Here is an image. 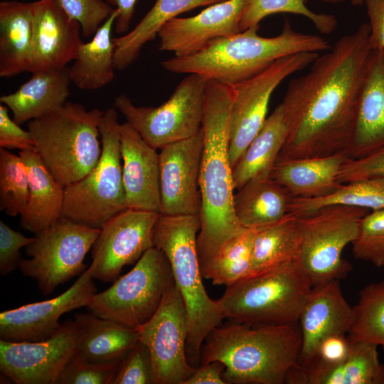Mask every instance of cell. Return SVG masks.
<instances>
[{"label": "cell", "mask_w": 384, "mask_h": 384, "mask_svg": "<svg viewBox=\"0 0 384 384\" xmlns=\"http://www.w3.org/2000/svg\"><path fill=\"white\" fill-rule=\"evenodd\" d=\"M58 1L65 13L80 23L85 38L92 37L115 9L104 0Z\"/></svg>", "instance_id": "42"}, {"label": "cell", "mask_w": 384, "mask_h": 384, "mask_svg": "<svg viewBox=\"0 0 384 384\" xmlns=\"http://www.w3.org/2000/svg\"><path fill=\"white\" fill-rule=\"evenodd\" d=\"M137 330L151 353L156 384H184L196 368L187 357L188 318L175 284L155 314Z\"/></svg>", "instance_id": "14"}, {"label": "cell", "mask_w": 384, "mask_h": 384, "mask_svg": "<svg viewBox=\"0 0 384 384\" xmlns=\"http://www.w3.org/2000/svg\"><path fill=\"white\" fill-rule=\"evenodd\" d=\"M311 287L298 260L226 287L218 302L230 321L252 326L297 324Z\"/></svg>", "instance_id": "7"}, {"label": "cell", "mask_w": 384, "mask_h": 384, "mask_svg": "<svg viewBox=\"0 0 384 384\" xmlns=\"http://www.w3.org/2000/svg\"><path fill=\"white\" fill-rule=\"evenodd\" d=\"M369 19V45L372 50H384V0H365Z\"/></svg>", "instance_id": "48"}, {"label": "cell", "mask_w": 384, "mask_h": 384, "mask_svg": "<svg viewBox=\"0 0 384 384\" xmlns=\"http://www.w3.org/2000/svg\"><path fill=\"white\" fill-rule=\"evenodd\" d=\"M69 68L33 73L14 92L4 95L0 102L21 124L41 118L63 107L70 95Z\"/></svg>", "instance_id": "25"}, {"label": "cell", "mask_w": 384, "mask_h": 384, "mask_svg": "<svg viewBox=\"0 0 384 384\" xmlns=\"http://www.w3.org/2000/svg\"><path fill=\"white\" fill-rule=\"evenodd\" d=\"M33 55L32 2H0V76L28 72Z\"/></svg>", "instance_id": "28"}, {"label": "cell", "mask_w": 384, "mask_h": 384, "mask_svg": "<svg viewBox=\"0 0 384 384\" xmlns=\"http://www.w3.org/2000/svg\"><path fill=\"white\" fill-rule=\"evenodd\" d=\"M307 0H247L240 23V31L258 26L265 17L287 13L303 16L309 19L318 31L324 34L334 31L338 25L332 14L316 13L306 5Z\"/></svg>", "instance_id": "38"}, {"label": "cell", "mask_w": 384, "mask_h": 384, "mask_svg": "<svg viewBox=\"0 0 384 384\" xmlns=\"http://www.w3.org/2000/svg\"><path fill=\"white\" fill-rule=\"evenodd\" d=\"M288 134L280 103L267 117L260 130L233 168L235 190L255 178L269 177Z\"/></svg>", "instance_id": "30"}, {"label": "cell", "mask_w": 384, "mask_h": 384, "mask_svg": "<svg viewBox=\"0 0 384 384\" xmlns=\"http://www.w3.org/2000/svg\"><path fill=\"white\" fill-rule=\"evenodd\" d=\"M120 362L92 363L75 353L55 384H112Z\"/></svg>", "instance_id": "41"}, {"label": "cell", "mask_w": 384, "mask_h": 384, "mask_svg": "<svg viewBox=\"0 0 384 384\" xmlns=\"http://www.w3.org/2000/svg\"><path fill=\"white\" fill-rule=\"evenodd\" d=\"M256 228H244L229 239L201 272L214 285L230 286L251 274L252 244Z\"/></svg>", "instance_id": "36"}, {"label": "cell", "mask_w": 384, "mask_h": 384, "mask_svg": "<svg viewBox=\"0 0 384 384\" xmlns=\"http://www.w3.org/2000/svg\"><path fill=\"white\" fill-rule=\"evenodd\" d=\"M103 111L67 102L55 111L28 122L34 149L64 187L79 181L102 153L99 124Z\"/></svg>", "instance_id": "6"}, {"label": "cell", "mask_w": 384, "mask_h": 384, "mask_svg": "<svg viewBox=\"0 0 384 384\" xmlns=\"http://www.w3.org/2000/svg\"><path fill=\"white\" fill-rule=\"evenodd\" d=\"M203 149L201 127L195 135L159 149L160 214L200 215Z\"/></svg>", "instance_id": "17"}, {"label": "cell", "mask_w": 384, "mask_h": 384, "mask_svg": "<svg viewBox=\"0 0 384 384\" xmlns=\"http://www.w3.org/2000/svg\"><path fill=\"white\" fill-rule=\"evenodd\" d=\"M233 87L208 80L203 116V149L199 177L201 228L197 248L201 267L245 228L234 211L235 188L230 159V112Z\"/></svg>", "instance_id": "2"}, {"label": "cell", "mask_w": 384, "mask_h": 384, "mask_svg": "<svg viewBox=\"0 0 384 384\" xmlns=\"http://www.w3.org/2000/svg\"><path fill=\"white\" fill-rule=\"evenodd\" d=\"M29 180L26 206L20 215L23 230L36 234L63 216L65 188L46 168L35 149L21 151Z\"/></svg>", "instance_id": "27"}, {"label": "cell", "mask_w": 384, "mask_h": 384, "mask_svg": "<svg viewBox=\"0 0 384 384\" xmlns=\"http://www.w3.org/2000/svg\"><path fill=\"white\" fill-rule=\"evenodd\" d=\"M351 245L356 258L384 267V210L370 211L361 219Z\"/></svg>", "instance_id": "40"}, {"label": "cell", "mask_w": 384, "mask_h": 384, "mask_svg": "<svg viewBox=\"0 0 384 384\" xmlns=\"http://www.w3.org/2000/svg\"><path fill=\"white\" fill-rule=\"evenodd\" d=\"M100 229L60 218L48 228L35 234L33 242L18 265L21 273L35 280L43 294L82 274L84 260L97 240Z\"/></svg>", "instance_id": "12"}, {"label": "cell", "mask_w": 384, "mask_h": 384, "mask_svg": "<svg viewBox=\"0 0 384 384\" xmlns=\"http://www.w3.org/2000/svg\"><path fill=\"white\" fill-rule=\"evenodd\" d=\"M330 205L354 206L370 211L384 210V176H373L341 183L333 193L321 198H292L289 213L302 217Z\"/></svg>", "instance_id": "35"}, {"label": "cell", "mask_w": 384, "mask_h": 384, "mask_svg": "<svg viewBox=\"0 0 384 384\" xmlns=\"http://www.w3.org/2000/svg\"><path fill=\"white\" fill-rule=\"evenodd\" d=\"M174 284L167 257L153 247L129 272L108 289L96 293L86 307L99 317L137 329L155 314Z\"/></svg>", "instance_id": "9"}, {"label": "cell", "mask_w": 384, "mask_h": 384, "mask_svg": "<svg viewBox=\"0 0 384 384\" xmlns=\"http://www.w3.org/2000/svg\"><path fill=\"white\" fill-rule=\"evenodd\" d=\"M119 127L115 108L103 111L99 124L101 156L87 175L65 188L62 217L100 229L110 218L127 208Z\"/></svg>", "instance_id": "8"}, {"label": "cell", "mask_w": 384, "mask_h": 384, "mask_svg": "<svg viewBox=\"0 0 384 384\" xmlns=\"http://www.w3.org/2000/svg\"><path fill=\"white\" fill-rule=\"evenodd\" d=\"M223 1L225 0H156L132 31L113 38L115 68L121 70L128 68L137 59L145 44L154 40L163 26L178 15Z\"/></svg>", "instance_id": "33"}, {"label": "cell", "mask_w": 384, "mask_h": 384, "mask_svg": "<svg viewBox=\"0 0 384 384\" xmlns=\"http://www.w3.org/2000/svg\"><path fill=\"white\" fill-rule=\"evenodd\" d=\"M258 26L219 38L193 54L164 60L170 73L197 74L208 80L234 86L262 73L277 60L293 54L329 50L323 37L294 31L286 20L281 33L273 37L258 35Z\"/></svg>", "instance_id": "4"}, {"label": "cell", "mask_w": 384, "mask_h": 384, "mask_svg": "<svg viewBox=\"0 0 384 384\" xmlns=\"http://www.w3.org/2000/svg\"><path fill=\"white\" fill-rule=\"evenodd\" d=\"M319 1H321L325 3H328V4H338V3L343 2L346 0H319Z\"/></svg>", "instance_id": "51"}, {"label": "cell", "mask_w": 384, "mask_h": 384, "mask_svg": "<svg viewBox=\"0 0 384 384\" xmlns=\"http://www.w3.org/2000/svg\"><path fill=\"white\" fill-rule=\"evenodd\" d=\"M28 188V170L20 155L0 147V210L11 217L21 215Z\"/></svg>", "instance_id": "39"}, {"label": "cell", "mask_w": 384, "mask_h": 384, "mask_svg": "<svg viewBox=\"0 0 384 384\" xmlns=\"http://www.w3.org/2000/svg\"><path fill=\"white\" fill-rule=\"evenodd\" d=\"M300 348L297 324L252 326L230 321L208 334L200 361L221 362L226 384H283L298 363Z\"/></svg>", "instance_id": "3"}, {"label": "cell", "mask_w": 384, "mask_h": 384, "mask_svg": "<svg viewBox=\"0 0 384 384\" xmlns=\"http://www.w3.org/2000/svg\"><path fill=\"white\" fill-rule=\"evenodd\" d=\"M350 348L351 341L346 334L331 335L320 343L312 359L315 358L326 364L335 365L346 358Z\"/></svg>", "instance_id": "47"}, {"label": "cell", "mask_w": 384, "mask_h": 384, "mask_svg": "<svg viewBox=\"0 0 384 384\" xmlns=\"http://www.w3.org/2000/svg\"><path fill=\"white\" fill-rule=\"evenodd\" d=\"M200 228V215L160 214L153 231L154 247L167 257L186 310V353L190 363L191 360L201 361L206 336L225 319L218 300L208 296L203 283L197 248Z\"/></svg>", "instance_id": "5"}, {"label": "cell", "mask_w": 384, "mask_h": 384, "mask_svg": "<svg viewBox=\"0 0 384 384\" xmlns=\"http://www.w3.org/2000/svg\"><path fill=\"white\" fill-rule=\"evenodd\" d=\"M369 212L358 207L330 205L299 217V261L311 287L340 280L351 271V265L342 257V252L356 239L361 220Z\"/></svg>", "instance_id": "10"}, {"label": "cell", "mask_w": 384, "mask_h": 384, "mask_svg": "<svg viewBox=\"0 0 384 384\" xmlns=\"http://www.w3.org/2000/svg\"><path fill=\"white\" fill-rule=\"evenodd\" d=\"M372 51L364 23L290 81L281 103L288 134L276 163L347 155Z\"/></svg>", "instance_id": "1"}, {"label": "cell", "mask_w": 384, "mask_h": 384, "mask_svg": "<svg viewBox=\"0 0 384 384\" xmlns=\"http://www.w3.org/2000/svg\"><path fill=\"white\" fill-rule=\"evenodd\" d=\"M224 370L225 366L218 361L201 364L184 384H226L223 376Z\"/></svg>", "instance_id": "49"}, {"label": "cell", "mask_w": 384, "mask_h": 384, "mask_svg": "<svg viewBox=\"0 0 384 384\" xmlns=\"http://www.w3.org/2000/svg\"><path fill=\"white\" fill-rule=\"evenodd\" d=\"M300 249L299 218L293 213H288L274 223L256 228L250 274L298 260Z\"/></svg>", "instance_id": "34"}, {"label": "cell", "mask_w": 384, "mask_h": 384, "mask_svg": "<svg viewBox=\"0 0 384 384\" xmlns=\"http://www.w3.org/2000/svg\"><path fill=\"white\" fill-rule=\"evenodd\" d=\"M159 213L127 208L101 228L92 247L94 279L110 282L123 267L136 263L154 247L153 231Z\"/></svg>", "instance_id": "16"}, {"label": "cell", "mask_w": 384, "mask_h": 384, "mask_svg": "<svg viewBox=\"0 0 384 384\" xmlns=\"http://www.w3.org/2000/svg\"><path fill=\"white\" fill-rule=\"evenodd\" d=\"M93 279L89 267L70 287L58 296L1 311V339L39 341L50 337L59 328L62 315L88 305L97 293Z\"/></svg>", "instance_id": "18"}, {"label": "cell", "mask_w": 384, "mask_h": 384, "mask_svg": "<svg viewBox=\"0 0 384 384\" xmlns=\"http://www.w3.org/2000/svg\"><path fill=\"white\" fill-rule=\"evenodd\" d=\"M353 311V323L347 334L350 341H365L384 350V279L360 291Z\"/></svg>", "instance_id": "37"}, {"label": "cell", "mask_w": 384, "mask_h": 384, "mask_svg": "<svg viewBox=\"0 0 384 384\" xmlns=\"http://www.w3.org/2000/svg\"><path fill=\"white\" fill-rule=\"evenodd\" d=\"M112 384H156L151 353L142 342L121 361Z\"/></svg>", "instance_id": "43"}, {"label": "cell", "mask_w": 384, "mask_h": 384, "mask_svg": "<svg viewBox=\"0 0 384 384\" xmlns=\"http://www.w3.org/2000/svg\"><path fill=\"white\" fill-rule=\"evenodd\" d=\"M0 147L21 151L34 149V143L28 130L23 129L9 114L8 107L0 105Z\"/></svg>", "instance_id": "46"}, {"label": "cell", "mask_w": 384, "mask_h": 384, "mask_svg": "<svg viewBox=\"0 0 384 384\" xmlns=\"http://www.w3.org/2000/svg\"><path fill=\"white\" fill-rule=\"evenodd\" d=\"M207 82L200 75L188 74L157 107L137 106L124 94L115 97L114 107L147 144L160 149L201 128Z\"/></svg>", "instance_id": "11"}, {"label": "cell", "mask_w": 384, "mask_h": 384, "mask_svg": "<svg viewBox=\"0 0 384 384\" xmlns=\"http://www.w3.org/2000/svg\"><path fill=\"white\" fill-rule=\"evenodd\" d=\"M83 331L75 354L92 363L120 362L139 342L137 329L94 314L78 313Z\"/></svg>", "instance_id": "29"}, {"label": "cell", "mask_w": 384, "mask_h": 384, "mask_svg": "<svg viewBox=\"0 0 384 384\" xmlns=\"http://www.w3.org/2000/svg\"><path fill=\"white\" fill-rule=\"evenodd\" d=\"M247 0H225L188 18H174L160 29L159 49L176 57L193 54L212 41L240 32Z\"/></svg>", "instance_id": "19"}, {"label": "cell", "mask_w": 384, "mask_h": 384, "mask_svg": "<svg viewBox=\"0 0 384 384\" xmlns=\"http://www.w3.org/2000/svg\"><path fill=\"white\" fill-rule=\"evenodd\" d=\"M118 12L115 9L91 40L82 43L73 65L69 68L71 82L81 90L100 89L114 78V43L112 38Z\"/></svg>", "instance_id": "32"}, {"label": "cell", "mask_w": 384, "mask_h": 384, "mask_svg": "<svg viewBox=\"0 0 384 384\" xmlns=\"http://www.w3.org/2000/svg\"><path fill=\"white\" fill-rule=\"evenodd\" d=\"M33 55L29 71L35 73L66 67L82 43L80 23L70 18L58 0L32 2Z\"/></svg>", "instance_id": "20"}, {"label": "cell", "mask_w": 384, "mask_h": 384, "mask_svg": "<svg viewBox=\"0 0 384 384\" xmlns=\"http://www.w3.org/2000/svg\"><path fill=\"white\" fill-rule=\"evenodd\" d=\"M384 176V146L360 159H348L338 175L340 183L373 176Z\"/></svg>", "instance_id": "45"}, {"label": "cell", "mask_w": 384, "mask_h": 384, "mask_svg": "<svg viewBox=\"0 0 384 384\" xmlns=\"http://www.w3.org/2000/svg\"><path fill=\"white\" fill-rule=\"evenodd\" d=\"M82 331L81 324L70 319L45 340L14 342L0 339V370L16 384H55L75 354Z\"/></svg>", "instance_id": "15"}, {"label": "cell", "mask_w": 384, "mask_h": 384, "mask_svg": "<svg viewBox=\"0 0 384 384\" xmlns=\"http://www.w3.org/2000/svg\"><path fill=\"white\" fill-rule=\"evenodd\" d=\"M122 178L127 208L160 213L159 159L127 122L119 127Z\"/></svg>", "instance_id": "22"}, {"label": "cell", "mask_w": 384, "mask_h": 384, "mask_svg": "<svg viewBox=\"0 0 384 384\" xmlns=\"http://www.w3.org/2000/svg\"><path fill=\"white\" fill-rule=\"evenodd\" d=\"M365 0H351V2L354 6H359L364 3Z\"/></svg>", "instance_id": "52"}, {"label": "cell", "mask_w": 384, "mask_h": 384, "mask_svg": "<svg viewBox=\"0 0 384 384\" xmlns=\"http://www.w3.org/2000/svg\"><path fill=\"white\" fill-rule=\"evenodd\" d=\"M384 146V50H373L362 86L350 159L364 157Z\"/></svg>", "instance_id": "24"}, {"label": "cell", "mask_w": 384, "mask_h": 384, "mask_svg": "<svg viewBox=\"0 0 384 384\" xmlns=\"http://www.w3.org/2000/svg\"><path fill=\"white\" fill-rule=\"evenodd\" d=\"M350 159L346 154L276 163L270 178L293 198H316L333 193L341 183L338 175Z\"/></svg>", "instance_id": "26"}, {"label": "cell", "mask_w": 384, "mask_h": 384, "mask_svg": "<svg viewBox=\"0 0 384 384\" xmlns=\"http://www.w3.org/2000/svg\"><path fill=\"white\" fill-rule=\"evenodd\" d=\"M378 346L351 341L349 353L342 362L329 365L314 358L297 363L289 372L287 384H384V364Z\"/></svg>", "instance_id": "23"}, {"label": "cell", "mask_w": 384, "mask_h": 384, "mask_svg": "<svg viewBox=\"0 0 384 384\" xmlns=\"http://www.w3.org/2000/svg\"><path fill=\"white\" fill-rule=\"evenodd\" d=\"M35 237L28 238L13 230L0 220V274L6 276L17 267L21 260L20 250L33 242Z\"/></svg>", "instance_id": "44"}, {"label": "cell", "mask_w": 384, "mask_h": 384, "mask_svg": "<svg viewBox=\"0 0 384 384\" xmlns=\"http://www.w3.org/2000/svg\"><path fill=\"white\" fill-rule=\"evenodd\" d=\"M112 6H115L118 14L115 20L114 30L117 34L128 33L134 15L137 0H105Z\"/></svg>", "instance_id": "50"}, {"label": "cell", "mask_w": 384, "mask_h": 384, "mask_svg": "<svg viewBox=\"0 0 384 384\" xmlns=\"http://www.w3.org/2000/svg\"><path fill=\"white\" fill-rule=\"evenodd\" d=\"M237 191L234 211L245 228H262L289 213L292 197L270 176L250 179Z\"/></svg>", "instance_id": "31"}, {"label": "cell", "mask_w": 384, "mask_h": 384, "mask_svg": "<svg viewBox=\"0 0 384 384\" xmlns=\"http://www.w3.org/2000/svg\"><path fill=\"white\" fill-rule=\"evenodd\" d=\"M353 320V306L345 299L339 280L312 287L298 321L301 333L298 363L311 360L325 338L348 334Z\"/></svg>", "instance_id": "21"}, {"label": "cell", "mask_w": 384, "mask_h": 384, "mask_svg": "<svg viewBox=\"0 0 384 384\" xmlns=\"http://www.w3.org/2000/svg\"><path fill=\"white\" fill-rule=\"evenodd\" d=\"M319 55V53L305 52L283 57L257 75L232 86L229 153L233 168L266 120L275 89L287 77L310 65Z\"/></svg>", "instance_id": "13"}]
</instances>
